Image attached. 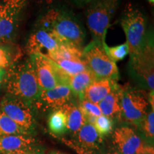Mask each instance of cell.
<instances>
[{"label":"cell","mask_w":154,"mask_h":154,"mask_svg":"<svg viewBox=\"0 0 154 154\" xmlns=\"http://www.w3.org/2000/svg\"><path fill=\"white\" fill-rule=\"evenodd\" d=\"M106 154H122L120 152H119L118 151H111V152H108Z\"/></svg>","instance_id":"e575fe53"},{"label":"cell","mask_w":154,"mask_h":154,"mask_svg":"<svg viewBox=\"0 0 154 154\" xmlns=\"http://www.w3.org/2000/svg\"><path fill=\"white\" fill-rule=\"evenodd\" d=\"M121 26L126 36L131 61L134 60L146 45V19L139 9L128 5L121 19Z\"/></svg>","instance_id":"3957f363"},{"label":"cell","mask_w":154,"mask_h":154,"mask_svg":"<svg viewBox=\"0 0 154 154\" xmlns=\"http://www.w3.org/2000/svg\"><path fill=\"white\" fill-rule=\"evenodd\" d=\"M133 69L146 82L151 91L154 88L153 49L151 42H146L143 50L134 60L131 61Z\"/></svg>","instance_id":"30bf717a"},{"label":"cell","mask_w":154,"mask_h":154,"mask_svg":"<svg viewBox=\"0 0 154 154\" xmlns=\"http://www.w3.org/2000/svg\"><path fill=\"white\" fill-rule=\"evenodd\" d=\"M78 107L84 114L86 122H89L91 124L93 123L96 118L102 115L99 104L92 103L86 99L82 100Z\"/></svg>","instance_id":"cb8c5ba5"},{"label":"cell","mask_w":154,"mask_h":154,"mask_svg":"<svg viewBox=\"0 0 154 154\" xmlns=\"http://www.w3.org/2000/svg\"><path fill=\"white\" fill-rule=\"evenodd\" d=\"M136 154H154L153 146L143 143L138 149Z\"/></svg>","instance_id":"4dcf8cb0"},{"label":"cell","mask_w":154,"mask_h":154,"mask_svg":"<svg viewBox=\"0 0 154 154\" xmlns=\"http://www.w3.org/2000/svg\"><path fill=\"white\" fill-rule=\"evenodd\" d=\"M39 26L53 32L63 45L84 49L86 34L74 17L60 9H50L42 17Z\"/></svg>","instance_id":"7a4b0ae2"},{"label":"cell","mask_w":154,"mask_h":154,"mask_svg":"<svg viewBox=\"0 0 154 154\" xmlns=\"http://www.w3.org/2000/svg\"><path fill=\"white\" fill-rule=\"evenodd\" d=\"M113 141L117 151L122 154H136L144 143L137 133L127 126L116 128L113 134Z\"/></svg>","instance_id":"8fae6325"},{"label":"cell","mask_w":154,"mask_h":154,"mask_svg":"<svg viewBox=\"0 0 154 154\" xmlns=\"http://www.w3.org/2000/svg\"><path fill=\"white\" fill-rule=\"evenodd\" d=\"M0 109L28 134L32 135L36 126L32 106L11 96H6L0 102Z\"/></svg>","instance_id":"52a82bcc"},{"label":"cell","mask_w":154,"mask_h":154,"mask_svg":"<svg viewBox=\"0 0 154 154\" xmlns=\"http://www.w3.org/2000/svg\"><path fill=\"white\" fill-rule=\"evenodd\" d=\"M4 84L9 96L22 100L32 107L38 106L42 91L30 60L7 69Z\"/></svg>","instance_id":"6da1fadb"},{"label":"cell","mask_w":154,"mask_h":154,"mask_svg":"<svg viewBox=\"0 0 154 154\" xmlns=\"http://www.w3.org/2000/svg\"><path fill=\"white\" fill-rule=\"evenodd\" d=\"M48 128L54 136H59L67 132V120L62 109L53 110L48 119Z\"/></svg>","instance_id":"44dd1931"},{"label":"cell","mask_w":154,"mask_h":154,"mask_svg":"<svg viewBox=\"0 0 154 154\" xmlns=\"http://www.w3.org/2000/svg\"><path fill=\"white\" fill-rule=\"evenodd\" d=\"M61 109H63L66 116L68 131L76 134L86 122L84 114L79 108L72 102L67 103Z\"/></svg>","instance_id":"d6986e66"},{"label":"cell","mask_w":154,"mask_h":154,"mask_svg":"<svg viewBox=\"0 0 154 154\" xmlns=\"http://www.w3.org/2000/svg\"><path fill=\"white\" fill-rule=\"evenodd\" d=\"M96 78L88 69L79 74L69 76L67 84L70 87L74 95L82 100L84 99V94L86 88L94 82Z\"/></svg>","instance_id":"ac0fdd59"},{"label":"cell","mask_w":154,"mask_h":154,"mask_svg":"<svg viewBox=\"0 0 154 154\" xmlns=\"http://www.w3.org/2000/svg\"><path fill=\"white\" fill-rule=\"evenodd\" d=\"M77 3H82V4H87V3H91V2H93L94 0H74Z\"/></svg>","instance_id":"d6a6232c"},{"label":"cell","mask_w":154,"mask_h":154,"mask_svg":"<svg viewBox=\"0 0 154 154\" xmlns=\"http://www.w3.org/2000/svg\"><path fill=\"white\" fill-rule=\"evenodd\" d=\"M59 140H61L63 144L68 146V147L72 149V150L76 152L77 154H98L96 153V151L93 149H87V148L81 146L78 143H76L74 140L68 139L65 138H59Z\"/></svg>","instance_id":"f1b7e54d"},{"label":"cell","mask_w":154,"mask_h":154,"mask_svg":"<svg viewBox=\"0 0 154 154\" xmlns=\"http://www.w3.org/2000/svg\"><path fill=\"white\" fill-rule=\"evenodd\" d=\"M139 126L148 139L153 140L154 137V110L151 109L144 116Z\"/></svg>","instance_id":"4316f807"},{"label":"cell","mask_w":154,"mask_h":154,"mask_svg":"<svg viewBox=\"0 0 154 154\" xmlns=\"http://www.w3.org/2000/svg\"><path fill=\"white\" fill-rule=\"evenodd\" d=\"M149 1L151 2H153V0H149Z\"/></svg>","instance_id":"d590c367"},{"label":"cell","mask_w":154,"mask_h":154,"mask_svg":"<svg viewBox=\"0 0 154 154\" xmlns=\"http://www.w3.org/2000/svg\"><path fill=\"white\" fill-rule=\"evenodd\" d=\"M118 84L116 81L110 79H95L86 88L84 94V99L97 103L112 91Z\"/></svg>","instance_id":"4fadbf2b"},{"label":"cell","mask_w":154,"mask_h":154,"mask_svg":"<svg viewBox=\"0 0 154 154\" xmlns=\"http://www.w3.org/2000/svg\"><path fill=\"white\" fill-rule=\"evenodd\" d=\"M73 93L67 84H59L51 89L42 91L38 105L47 109H58L70 102Z\"/></svg>","instance_id":"7c38bea8"},{"label":"cell","mask_w":154,"mask_h":154,"mask_svg":"<svg viewBox=\"0 0 154 154\" xmlns=\"http://www.w3.org/2000/svg\"><path fill=\"white\" fill-rule=\"evenodd\" d=\"M74 140L79 145L93 150H99L103 143V138L100 136L93 124L86 122L76 134Z\"/></svg>","instance_id":"9a60e30c"},{"label":"cell","mask_w":154,"mask_h":154,"mask_svg":"<svg viewBox=\"0 0 154 154\" xmlns=\"http://www.w3.org/2000/svg\"><path fill=\"white\" fill-rule=\"evenodd\" d=\"M27 0H1L0 1V21L15 9L25 7Z\"/></svg>","instance_id":"83f0119b"},{"label":"cell","mask_w":154,"mask_h":154,"mask_svg":"<svg viewBox=\"0 0 154 154\" xmlns=\"http://www.w3.org/2000/svg\"><path fill=\"white\" fill-rule=\"evenodd\" d=\"M19 50L11 47L9 44L0 45V69H8L20 57Z\"/></svg>","instance_id":"7402d4cb"},{"label":"cell","mask_w":154,"mask_h":154,"mask_svg":"<svg viewBox=\"0 0 154 154\" xmlns=\"http://www.w3.org/2000/svg\"><path fill=\"white\" fill-rule=\"evenodd\" d=\"M149 104L147 98L140 92L121 88V116L128 123L139 126L140 121L147 113Z\"/></svg>","instance_id":"ba28073f"},{"label":"cell","mask_w":154,"mask_h":154,"mask_svg":"<svg viewBox=\"0 0 154 154\" xmlns=\"http://www.w3.org/2000/svg\"><path fill=\"white\" fill-rule=\"evenodd\" d=\"M30 56L41 91L51 89L59 84H67L69 76L63 74L51 59L42 54Z\"/></svg>","instance_id":"8992f818"},{"label":"cell","mask_w":154,"mask_h":154,"mask_svg":"<svg viewBox=\"0 0 154 154\" xmlns=\"http://www.w3.org/2000/svg\"><path fill=\"white\" fill-rule=\"evenodd\" d=\"M83 56L88 69L96 79H118L119 72L116 63L108 57L103 44L92 41L84 48Z\"/></svg>","instance_id":"5b68a950"},{"label":"cell","mask_w":154,"mask_h":154,"mask_svg":"<svg viewBox=\"0 0 154 154\" xmlns=\"http://www.w3.org/2000/svg\"><path fill=\"white\" fill-rule=\"evenodd\" d=\"M103 47L108 57L115 63L123 60L126 56L129 54V49L126 42L115 47H109L106 43H104L103 44Z\"/></svg>","instance_id":"d4e9b609"},{"label":"cell","mask_w":154,"mask_h":154,"mask_svg":"<svg viewBox=\"0 0 154 154\" xmlns=\"http://www.w3.org/2000/svg\"><path fill=\"white\" fill-rule=\"evenodd\" d=\"M5 135H30L15 124L0 109V136ZM32 136V135H30Z\"/></svg>","instance_id":"603a6c76"},{"label":"cell","mask_w":154,"mask_h":154,"mask_svg":"<svg viewBox=\"0 0 154 154\" xmlns=\"http://www.w3.org/2000/svg\"><path fill=\"white\" fill-rule=\"evenodd\" d=\"M0 1H1V0H0Z\"/></svg>","instance_id":"8d00e7d4"},{"label":"cell","mask_w":154,"mask_h":154,"mask_svg":"<svg viewBox=\"0 0 154 154\" xmlns=\"http://www.w3.org/2000/svg\"><path fill=\"white\" fill-rule=\"evenodd\" d=\"M24 7H18L0 21V45L8 44L18 26L21 12Z\"/></svg>","instance_id":"2e32d148"},{"label":"cell","mask_w":154,"mask_h":154,"mask_svg":"<svg viewBox=\"0 0 154 154\" xmlns=\"http://www.w3.org/2000/svg\"><path fill=\"white\" fill-rule=\"evenodd\" d=\"M6 73H7V69H0V87L3 85L5 83Z\"/></svg>","instance_id":"1f68e13d"},{"label":"cell","mask_w":154,"mask_h":154,"mask_svg":"<svg viewBox=\"0 0 154 154\" xmlns=\"http://www.w3.org/2000/svg\"><path fill=\"white\" fill-rule=\"evenodd\" d=\"M91 124H93L96 131L102 138L110 134L113 131V119L104 115H101L96 118Z\"/></svg>","instance_id":"484cf974"},{"label":"cell","mask_w":154,"mask_h":154,"mask_svg":"<svg viewBox=\"0 0 154 154\" xmlns=\"http://www.w3.org/2000/svg\"><path fill=\"white\" fill-rule=\"evenodd\" d=\"M121 88L119 85L99 103L102 115L113 119L121 116Z\"/></svg>","instance_id":"e0dca14e"},{"label":"cell","mask_w":154,"mask_h":154,"mask_svg":"<svg viewBox=\"0 0 154 154\" xmlns=\"http://www.w3.org/2000/svg\"><path fill=\"white\" fill-rule=\"evenodd\" d=\"M37 145V140L30 135H5L0 136V153L16 151Z\"/></svg>","instance_id":"5bb4252c"},{"label":"cell","mask_w":154,"mask_h":154,"mask_svg":"<svg viewBox=\"0 0 154 154\" xmlns=\"http://www.w3.org/2000/svg\"><path fill=\"white\" fill-rule=\"evenodd\" d=\"M63 44L53 32L39 26L31 34L26 48L30 55L43 53L46 55L56 51Z\"/></svg>","instance_id":"9c48e42d"},{"label":"cell","mask_w":154,"mask_h":154,"mask_svg":"<svg viewBox=\"0 0 154 154\" xmlns=\"http://www.w3.org/2000/svg\"><path fill=\"white\" fill-rule=\"evenodd\" d=\"M50 154H66V153H62V152L59 151H53L50 153Z\"/></svg>","instance_id":"836d02e7"},{"label":"cell","mask_w":154,"mask_h":154,"mask_svg":"<svg viewBox=\"0 0 154 154\" xmlns=\"http://www.w3.org/2000/svg\"><path fill=\"white\" fill-rule=\"evenodd\" d=\"M119 5V0H94L86 10V24L93 40L106 43L108 29Z\"/></svg>","instance_id":"277c9868"},{"label":"cell","mask_w":154,"mask_h":154,"mask_svg":"<svg viewBox=\"0 0 154 154\" xmlns=\"http://www.w3.org/2000/svg\"><path fill=\"white\" fill-rule=\"evenodd\" d=\"M0 154H44V152L42 148L39 147L38 145H35L26 148V149L5 152V153H0Z\"/></svg>","instance_id":"f546056e"},{"label":"cell","mask_w":154,"mask_h":154,"mask_svg":"<svg viewBox=\"0 0 154 154\" xmlns=\"http://www.w3.org/2000/svg\"><path fill=\"white\" fill-rule=\"evenodd\" d=\"M51 61L57 65L58 68L63 74L68 76L78 74L88 69L84 58L75 57L69 58V59H57Z\"/></svg>","instance_id":"ffe728a7"}]
</instances>
